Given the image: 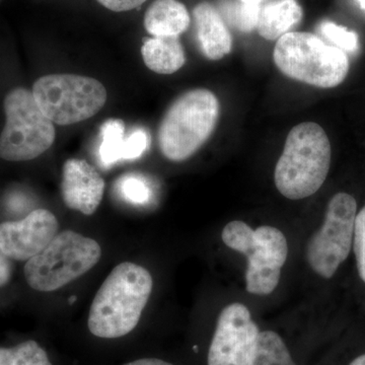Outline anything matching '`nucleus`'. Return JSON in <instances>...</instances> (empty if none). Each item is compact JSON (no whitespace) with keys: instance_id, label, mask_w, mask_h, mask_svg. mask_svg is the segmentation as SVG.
Returning <instances> with one entry per match:
<instances>
[{"instance_id":"6","label":"nucleus","mask_w":365,"mask_h":365,"mask_svg":"<svg viewBox=\"0 0 365 365\" xmlns=\"http://www.w3.org/2000/svg\"><path fill=\"white\" fill-rule=\"evenodd\" d=\"M101 257L102 249L97 241L66 230L26 262L24 273L26 283L33 289L55 292L88 272L97 265Z\"/></svg>"},{"instance_id":"3","label":"nucleus","mask_w":365,"mask_h":365,"mask_svg":"<svg viewBox=\"0 0 365 365\" xmlns=\"http://www.w3.org/2000/svg\"><path fill=\"white\" fill-rule=\"evenodd\" d=\"M220 112V102L210 91L199 88L178 98L158 129L163 155L173 162L188 160L215 131Z\"/></svg>"},{"instance_id":"19","label":"nucleus","mask_w":365,"mask_h":365,"mask_svg":"<svg viewBox=\"0 0 365 365\" xmlns=\"http://www.w3.org/2000/svg\"><path fill=\"white\" fill-rule=\"evenodd\" d=\"M0 365H52L47 353L36 341L11 348L0 347Z\"/></svg>"},{"instance_id":"22","label":"nucleus","mask_w":365,"mask_h":365,"mask_svg":"<svg viewBox=\"0 0 365 365\" xmlns=\"http://www.w3.org/2000/svg\"><path fill=\"white\" fill-rule=\"evenodd\" d=\"M321 32L342 51L353 53L359 50V36L344 26L336 25L331 21H324L321 25Z\"/></svg>"},{"instance_id":"27","label":"nucleus","mask_w":365,"mask_h":365,"mask_svg":"<svg viewBox=\"0 0 365 365\" xmlns=\"http://www.w3.org/2000/svg\"><path fill=\"white\" fill-rule=\"evenodd\" d=\"M242 4H252V6H261L264 0H240Z\"/></svg>"},{"instance_id":"9","label":"nucleus","mask_w":365,"mask_h":365,"mask_svg":"<svg viewBox=\"0 0 365 365\" xmlns=\"http://www.w3.org/2000/svg\"><path fill=\"white\" fill-rule=\"evenodd\" d=\"M356 212V200L350 194L341 192L331 198L323 225L307 247V262L321 277H333L349 256Z\"/></svg>"},{"instance_id":"20","label":"nucleus","mask_w":365,"mask_h":365,"mask_svg":"<svg viewBox=\"0 0 365 365\" xmlns=\"http://www.w3.org/2000/svg\"><path fill=\"white\" fill-rule=\"evenodd\" d=\"M222 18L241 32L249 33L257 28L261 6L222 0L220 2Z\"/></svg>"},{"instance_id":"5","label":"nucleus","mask_w":365,"mask_h":365,"mask_svg":"<svg viewBox=\"0 0 365 365\" xmlns=\"http://www.w3.org/2000/svg\"><path fill=\"white\" fill-rule=\"evenodd\" d=\"M222 237L225 246L248 259L247 292L261 297L272 294L287 259L288 245L283 232L269 225L254 230L246 222L234 220L223 228Z\"/></svg>"},{"instance_id":"13","label":"nucleus","mask_w":365,"mask_h":365,"mask_svg":"<svg viewBox=\"0 0 365 365\" xmlns=\"http://www.w3.org/2000/svg\"><path fill=\"white\" fill-rule=\"evenodd\" d=\"M102 143L98 148V158L103 168L109 169L121 160L140 158L148 146V132L135 129L128 137L125 136V125L122 120L111 119L101 127Z\"/></svg>"},{"instance_id":"25","label":"nucleus","mask_w":365,"mask_h":365,"mask_svg":"<svg viewBox=\"0 0 365 365\" xmlns=\"http://www.w3.org/2000/svg\"><path fill=\"white\" fill-rule=\"evenodd\" d=\"M13 266L11 259L0 249V288L6 287L11 278Z\"/></svg>"},{"instance_id":"15","label":"nucleus","mask_w":365,"mask_h":365,"mask_svg":"<svg viewBox=\"0 0 365 365\" xmlns=\"http://www.w3.org/2000/svg\"><path fill=\"white\" fill-rule=\"evenodd\" d=\"M190 23L188 9L179 0H155L144 14V28L153 37H179Z\"/></svg>"},{"instance_id":"4","label":"nucleus","mask_w":365,"mask_h":365,"mask_svg":"<svg viewBox=\"0 0 365 365\" xmlns=\"http://www.w3.org/2000/svg\"><path fill=\"white\" fill-rule=\"evenodd\" d=\"M273 57L277 68L287 78L317 88H335L349 71L346 53L311 33L285 34L277 40Z\"/></svg>"},{"instance_id":"8","label":"nucleus","mask_w":365,"mask_h":365,"mask_svg":"<svg viewBox=\"0 0 365 365\" xmlns=\"http://www.w3.org/2000/svg\"><path fill=\"white\" fill-rule=\"evenodd\" d=\"M36 103L53 123L66 126L95 116L107 102L97 79L76 74H49L33 86Z\"/></svg>"},{"instance_id":"14","label":"nucleus","mask_w":365,"mask_h":365,"mask_svg":"<svg viewBox=\"0 0 365 365\" xmlns=\"http://www.w3.org/2000/svg\"><path fill=\"white\" fill-rule=\"evenodd\" d=\"M197 37L206 58L222 59L232 51V38L222 14L208 2H201L194 9Z\"/></svg>"},{"instance_id":"11","label":"nucleus","mask_w":365,"mask_h":365,"mask_svg":"<svg viewBox=\"0 0 365 365\" xmlns=\"http://www.w3.org/2000/svg\"><path fill=\"white\" fill-rule=\"evenodd\" d=\"M58 228L51 211L36 209L20 222L0 223V249L11 260L29 261L52 242Z\"/></svg>"},{"instance_id":"7","label":"nucleus","mask_w":365,"mask_h":365,"mask_svg":"<svg viewBox=\"0 0 365 365\" xmlns=\"http://www.w3.org/2000/svg\"><path fill=\"white\" fill-rule=\"evenodd\" d=\"M6 121L0 134V158L26 162L40 157L54 143V123L36 103L32 91L18 88L4 98Z\"/></svg>"},{"instance_id":"26","label":"nucleus","mask_w":365,"mask_h":365,"mask_svg":"<svg viewBox=\"0 0 365 365\" xmlns=\"http://www.w3.org/2000/svg\"><path fill=\"white\" fill-rule=\"evenodd\" d=\"M124 365H174L169 362L163 361L162 359H143L135 360V361L129 362Z\"/></svg>"},{"instance_id":"1","label":"nucleus","mask_w":365,"mask_h":365,"mask_svg":"<svg viewBox=\"0 0 365 365\" xmlns=\"http://www.w3.org/2000/svg\"><path fill=\"white\" fill-rule=\"evenodd\" d=\"M153 280L143 266L124 262L119 264L98 290L88 325L91 333L105 339L123 337L138 325L148 304Z\"/></svg>"},{"instance_id":"2","label":"nucleus","mask_w":365,"mask_h":365,"mask_svg":"<svg viewBox=\"0 0 365 365\" xmlns=\"http://www.w3.org/2000/svg\"><path fill=\"white\" fill-rule=\"evenodd\" d=\"M332 150L325 130L304 122L288 133L284 150L274 172L276 188L290 200L314 195L326 181Z\"/></svg>"},{"instance_id":"10","label":"nucleus","mask_w":365,"mask_h":365,"mask_svg":"<svg viewBox=\"0 0 365 365\" xmlns=\"http://www.w3.org/2000/svg\"><path fill=\"white\" fill-rule=\"evenodd\" d=\"M259 335L248 307L240 302L225 307L209 347L208 365H252Z\"/></svg>"},{"instance_id":"29","label":"nucleus","mask_w":365,"mask_h":365,"mask_svg":"<svg viewBox=\"0 0 365 365\" xmlns=\"http://www.w3.org/2000/svg\"><path fill=\"white\" fill-rule=\"evenodd\" d=\"M359 2L360 7L365 11V0H357Z\"/></svg>"},{"instance_id":"12","label":"nucleus","mask_w":365,"mask_h":365,"mask_svg":"<svg viewBox=\"0 0 365 365\" xmlns=\"http://www.w3.org/2000/svg\"><path fill=\"white\" fill-rule=\"evenodd\" d=\"M104 191V179L91 163L78 158L66 160L61 195L67 207L85 215H93L102 202Z\"/></svg>"},{"instance_id":"21","label":"nucleus","mask_w":365,"mask_h":365,"mask_svg":"<svg viewBox=\"0 0 365 365\" xmlns=\"http://www.w3.org/2000/svg\"><path fill=\"white\" fill-rule=\"evenodd\" d=\"M116 187L120 195L128 203L144 205L150 202L151 188L150 184L140 175H125L118 180Z\"/></svg>"},{"instance_id":"16","label":"nucleus","mask_w":365,"mask_h":365,"mask_svg":"<svg viewBox=\"0 0 365 365\" xmlns=\"http://www.w3.org/2000/svg\"><path fill=\"white\" fill-rule=\"evenodd\" d=\"M141 54L145 66L160 74H173L186 62L179 37H153L144 41Z\"/></svg>"},{"instance_id":"28","label":"nucleus","mask_w":365,"mask_h":365,"mask_svg":"<svg viewBox=\"0 0 365 365\" xmlns=\"http://www.w3.org/2000/svg\"><path fill=\"white\" fill-rule=\"evenodd\" d=\"M349 365H365V354L361 356L357 357L356 359L353 360Z\"/></svg>"},{"instance_id":"18","label":"nucleus","mask_w":365,"mask_h":365,"mask_svg":"<svg viewBox=\"0 0 365 365\" xmlns=\"http://www.w3.org/2000/svg\"><path fill=\"white\" fill-rule=\"evenodd\" d=\"M252 365H297L284 341L273 331L260 332Z\"/></svg>"},{"instance_id":"23","label":"nucleus","mask_w":365,"mask_h":365,"mask_svg":"<svg viewBox=\"0 0 365 365\" xmlns=\"http://www.w3.org/2000/svg\"><path fill=\"white\" fill-rule=\"evenodd\" d=\"M353 249L356 257L357 270L365 283V206L355 218Z\"/></svg>"},{"instance_id":"24","label":"nucleus","mask_w":365,"mask_h":365,"mask_svg":"<svg viewBox=\"0 0 365 365\" xmlns=\"http://www.w3.org/2000/svg\"><path fill=\"white\" fill-rule=\"evenodd\" d=\"M97 1L110 11L123 13V11H132L143 6L146 0H97Z\"/></svg>"},{"instance_id":"17","label":"nucleus","mask_w":365,"mask_h":365,"mask_svg":"<svg viewBox=\"0 0 365 365\" xmlns=\"http://www.w3.org/2000/svg\"><path fill=\"white\" fill-rule=\"evenodd\" d=\"M302 19V9L297 0H279L261 9L257 29L264 39L278 40Z\"/></svg>"}]
</instances>
